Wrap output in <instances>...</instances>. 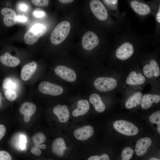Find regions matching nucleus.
Masks as SVG:
<instances>
[{
    "label": "nucleus",
    "instance_id": "obj_40",
    "mask_svg": "<svg viewBox=\"0 0 160 160\" xmlns=\"http://www.w3.org/2000/svg\"><path fill=\"white\" fill-rule=\"evenodd\" d=\"M20 8L21 10L26 11L27 9V7L25 4H23L20 6Z\"/></svg>",
    "mask_w": 160,
    "mask_h": 160
},
{
    "label": "nucleus",
    "instance_id": "obj_12",
    "mask_svg": "<svg viewBox=\"0 0 160 160\" xmlns=\"http://www.w3.org/2000/svg\"><path fill=\"white\" fill-rule=\"evenodd\" d=\"M36 110V107L33 103L30 102H25L23 103L19 108L20 113L24 115V120L28 122L31 116L33 115Z\"/></svg>",
    "mask_w": 160,
    "mask_h": 160
},
{
    "label": "nucleus",
    "instance_id": "obj_5",
    "mask_svg": "<svg viewBox=\"0 0 160 160\" xmlns=\"http://www.w3.org/2000/svg\"><path fill=\"white\" fill-rule=\"evenodd\" d=\"M130 6L135 13L140 18H144L153 15V11L147 4L137 0H132Z\"/></svg>",
    "mask_w": 160,
    "mask_h": 160
},
{
    "label": "nucleus",
    "instance_id": "obj_30",
    "mask_svg": "<svg viewBox=\"0 0 160 160\" xmlns=\"http://www.w3.org/2000/svg\"><path fill=\"white\" fill-rule=\"evenodd\" d=\"M4 94L6 98L9 101H13L17 97V94L15 90L11 89H5Z\"/></svg>",
    "mask_w": 160,
    "mask_h": 160
},
{
    "label": "nucleus",
    "instance_id": "obj_10",
    "mask_svg": "<svg viewBox=\"0 0 160 160\" xmlns=\"http://www.w3.org/2000/svg\"><path fill=\"white\" fill-rule=\"evenodd\" d=\"M54 71L61 78L69 82L74 81L76 78V74L73 70L64 65L57 66Z\"/></svg>",
    "mask_w": 160,
    "mask_h": 160
},
{
    "label": "nucleus",
    "instance_id": "obj_22",
    "mask_svg": "<svg viewBox=\"0 0 160 160\" xmlns=\"http://www.w3.org/2000/svg\"><path fill=\"white\" fill-rule=\"evenodd\" d=\"M77 108L73 111L72 114L75 117L83 116L86 114L89 109V102L87 100H80L77 103Z\"/></svg>",
    "mask_w": 160,
    "mask_h": 160
},
{
    "label": "nucleus",
    "instance_id": "obj_34",
    "mask_svg": "<svg viewBox=\"0 0 160 160\" xmlns=\"http://www.w3.org/2000/svg\"><path fill=\"white\" fill-rule=\"evenodd\" d=\"M26 142V139L25 135H20V137L19 146L21 149L24 150L25 149Z\"/></svg>",
    "mask_w": 160,
    "mask_h": 160
},
{
    "label": "nucleus",
    "instance_id": "obj_28",
    "mask_svg": "<svg viewBox=\"0 0 160 160\" xmlns=\"http://www.w3.org/2000/svg\"><path fill=\"white\" fill-rule=\"evenodd\" d=\"M2 87L4 89H9L15 91L16 89V84L15 82L12 81L11 78L7 77L3 81Z\"/></svg>",
    "mask_w": 160,
    "mask_h": 160
},
{
    "label": "nucleus",
    "instance_id": "obj_4",
    "mask_svg": "<svg viewBox=\"0 0 160 160\" xmlns=\"http://www.w3.org/2000/svg\"><path fill=\"white\" fill-rule=\"evenodd\" d=\"M89 6L92 12L99 20L105 21L110 18L108 10L100 0H91Z\"/></svg>",
    "mask_w": 160,
    "mask_h": 160
},
{
    "label": "nucleus",
    "instance_id": "obj_15",
    "mask_svg": "<svg viewBox=\"0 0 160 160\" xmlns=\"http://www.w3.org/2000/svg\"><path fill=\"white\" fill-rule=\"evenodd\" d=\"M151 144L152 140L148 137H144L139 140L135 147L136 155L139 156L144 155L147 151Z\"/></svg>",
    "mask_w": 160,
    "mask_h": 160
},
{
    "label": "nucleus",
    "instance_id": "obj_2",
    "mask_svg": "<svg viewBox=\"0 0 160 160\" xmlns=\"http://www.w3.org/2000/svg\"><path fill=\"white\" fill-rule=\"evenodd\" d=\"M47 30L46 27L43 24L37 23L34 25L25 33L24 36L25 42L29 45L34 44L44 35Z\"/></svg>",
    "mask_w": 160,
    "mask_h": 160
},
{
    "label": "nucleus",
    "instance_id": "obj_43",
    "mask_svg": "<svg viewBox=\"0 0 160 160\" xmlns=\"http://www.w3.org/2000/svg\"><path fill=\"white\" fill-rule=\"evenodd\" d=\"M1 92H0V107L1 105Z\"/></svg>",
    "mask_w": 160,
    "mask_h": 160
},
{
    "label": "nucleus",
    "instance_id": "obj_18",
    "mask_svg": "<svg viewBox=\"0 0 160 160\" xmlns=\"http://www.w3.org/2000/svg\"><path fill=\"white\" fill-rule=\"evenodd\" d=\"M37 64L33 61L25 65L21 69L20 75L22 79L24 81L28 80L37 69Z\"/></svg>",
    "mask_w": 160,
    "mask_h": 160
},
{
    "label": "nucleus",
    "instance_id": "obj_42",
    "mask_svg": "<svg viewBox=\"0 0 160 160\" xmlns=\"http://www.w3.org/2000/svg\"><path fill=\"white\" fill-rule=\"evenodd\" d=\"M149 160H160L159 159L156 158V157H152L149 159Z\"/></svg>",
    "mask_w": 160,
    "mask_h": 160
},
{
    "label": "nucleus",
    "instance_id": "obj_24",
    "mask_svg": "<svg viewBox=\"0 0 160 160\" xmlns=\"http://www.w3.org/2000/svg\"><path fill=\"white\" fill-rule=\"evenodd\" d=\"M145 79V78L141 73H137L135 71H132L127 77L126 82L129 85H140L144 83Z\"/></svg>",
    "mask_w": 160,
    "mask_h": 160
},
{
    "label": "nucleus",
    "instance_id": "obj_41",
    "mask_svg": "<svg viewBox=\"0 0 160 160\" xmlns=\"http://www.w3.org/2000/svg\"><path fill=\"white\" fill-rule=\"evenodd\" d=\"M37 147L43 149H44L46 148V145L44 144H40Z\"/></svg>",
    "mask_w": 160,
    "mask_h": 160
},
{
    "label": "nucleus",
    "instance_id": "obj_33",
    "mask_svg": "<svg viewBox=\"0 0 160 160\" xmlns=\"http://www.w3.org/2000/svg\"><path fill=\"white\" fill-rule=\"evenodd\" d=\"M11 155L7 151H0V160H11Z\"/></svg>",
    "mask_w": 160,
    "mask_h": 160
},
{
    "label": "nucleus",
    "instance_id": "obj_14",
    "mask_svg": "<svg viewBox=\"0 0 160 160\" xmlns=\"http://www.w3.org/2000/svg\"><path fill=\"white\" fill-rule=\"evenodd\" d=\"M143 71L145 76L149 79L154 76L158 77L160 74L159 66L156 62L153 60L150 61L149 64L146 65L144 66Z\"/></svg>",
    "mask_w": 160,
    "mask_h": 160
},
{
    "label": "nucleus",
    "instance_id": "obj_38",
    "mask_svg": "<svg viewBox=\"0 0 160 160\" xmlns=\"http://www.w3.org/2000/svg\"><path fill=\"white\" fill-rule=\"evenodd\" d=\"M16 19L19 22H25L27 20V18L21 15L17 16Z\"/></svg>",
    "mask_w": 160,
    "mask_h": 160
},
{
    "label": "nucleus",
    "instance_id": "obj_35",
    "mask_svg": "<svg viewBox=\"0 0 160 160\" xmlns=\"http://www.w3.org/2000/svg\"><path fill=\"white\" fill-rule=\"evenodd\" d=\"M31 152L36 156H39L41 154V151L38 147L35 146L31 150Z\"/></svg>",
    "mask_w": 160,
    "mask_h": 160
},
{
    "label": "nucleus",
    "instance_id": "obj_25",
    "mask_svg": "<svg viewBox=\"0 0 160 160\" xmlns=\"http://www.w3.org/2000/svg\"><path fill=\"white\" fill-rule=\"evenodd\" d=\"M142 96V93L138 92L130 96L126 101L125 107L127 109H131L140 105L141 103Z\"/></svg>",
    "mask_w": 160,
    "mask_h": 160
},
{
    "label": "nucleus",
    "instance_id": "obj_7",
    "mask_svg": "<svg viewBox=\"0 0 160 160\" xmlns=\"http://www.w3.org/2000/svg\"><path fill=\"white\" fill-rule=\"evenodd\" d=\"M134 51L133 44L130 42L125 41L117 49L116 55L119 59L125 60L130 57L133 55Z\"/></svg>",
    "mask_w": 160,
    "mask_h": 160
},
{
    "label": "nucleus",
    "instance_id": "obj_36",
    "mask_svg": "<svg viewBox=\"0 0 160 160\" xmlns=\"http://www.w3.org/2000/svg\"><path fill=\"white\" fill-rule=\"evenodd\" d=\"M6 128L2 124H0V140L4 136L6 133Z\"/></svg>",
    "mask_w": 160,
    "mask_h": 160
},
{
    "label": "nucleus",
    "instance_id": "obj_11",
    "mask_svg": "<svg viewBox=\"0 0 160 160\" xmlns=\"http://www.w3.org/2000/svg\"><path fill=\"white\" fill-rule=\"evenodd\" d=\"M0 13L3 17V21L6 26H12L16 23L17 15L13 9L9 8L4 7L1 10Z\"/></svg>",
    "mask_w": 160,
    "mask_h": 160
},
{
    "label": "nucleus",
    "instance_id": "obj_6",
    "mask_svg": "<svg viewBox=\"0 0 160 160\" xmlns=\"http://www.w3.org/2000/svg\"><path fill=\"white\" fill-rule=\"evenodd\" d=\"M117 84L115 79L105 77L98 78L94 83L95 88L101 92H106L113 90L116 87Z\"/></svg>",
    "mask_w": 160,
    "mask_h": 160
},
{
    "label": "nucleus",
    "instance_id": "obj_21",
    "mask_svg": "<svg viewBox=\"0 0 160 160\" xmlns=\"http://www.w3.org/2000/svg\"><path fill=\"white\" fill-rule=\"evenodd\" d=\"M160 101V96L156 94H147L144 95L142 98L141 107L144 109L150 108L153 103H158Z\"/></svg>",
    "mask_w": 160,
    "mask_h": 160
},
{
    "label": "nucleus",
    "instance_id": "obj_26",
    "mask_svg": "<svg viewBox=\"0 0 160 160\" xmlns=\"http://www.w3.org/2000/svg\"><path fill=\"white\" fill-rule=\"evenodd\" d=\"M149 121L153 124L157 125V130L160 133V111H156L152 114L149 117Z\"/></svg>",
    "mask_w": 160,
    "mask_h": 160
},
{
    "label": "nucleus",
    "instance_id": "obj_37",
    "mask_svg": "<svg viewBox=\"0 0 160 160\" xmlns=\"http://www.w3.org/2000/svg\"><path fill=\"white\" fill-rule=\"evenodd\" d=\"M33 14L35 16L38 18H41L45 15V13L42 11H35Z\"/></svg>",
    "mask_w": 160,
    "mask_h": 160
},
{
    "label": "nucleus",
    "instance_id": "obj_19",
    "mask_svg": "<svg viewBox=\"0 0 160 160\" xmlns=\"http://www.w3.org/2000/svg\"><path fill=\"white\" fill-rule=\"evenodd\" d=\"M0 61L4 65L11 67H15L20 63V61L18 58L12 56L8 52H6L0 56Z\"/></svg>",
    "mask_w": 160,
    "mask_h": 160
},
{
    "label": "nucleus",
    "instance_id": "obj_13",
    "mask_svg": "<svg viewBox=\"0 0 160 160\" xmlns=\"http://www.w3.org/2000/svg\"><path fill=\"white\" fill-rule=\"evenodd\" d=\"M94 132V129L92 126L86 125L76 129L73 132V135L78 140H85L92 135Z\"/></svg>",
    "mask_w": 160,
    "mask_h": 160
},
{
    "label": "nucleus",
    "instance_id": "obj_20",
    "mask_svg": "<svg viewBox=\"0 0 160 160\" xmlns=\"http://www.w3.org/2000/svg\"><path fill=\"white\" fill-rule=\"evenodd\" d=\"M66 147L64 139L60 137L56 138L53 142L52 150L55 155L60 156H62Z\"/></svg>",
    "mask_w": 160,
    "mask_h": 160
},
{
    "label": "nucleus",
    "instance_id": "obj_23",
    "mask_svg": "<svg viewBox=\"0 0 160 160\" xmlns=\"http://www.w3.org/2000/svg\"><path fill=\"white\" fill-rule=\"evenodd\" d=\"M89 100L96 111L100 113L104 111L106 108L105 105L98 95L95 93L91 94L89 97Z\"/></svg>",
    "mask_w": 160,
    "mask_h": 160
},
{
    "label": "nucleus",
    "instance_id": "obj_29",
    "mask_svg": "<svg viewBox=\"0 0 160 160\" xmlns=\"http://www.w3.org/2000/svg\"><path fill=\"white\" fill-rule=\"evenodd\" d=\"M134 153L133 149L130 147L124 148L121 153V158L123 160H129L132 157Z\"/></svg>",
    "mask_w": 160,
    "mask_h": 160
},
{
    "label": "nucleus",
    "instance_id": "obj_39",
    "mask_svg": "<svg viewBox=\"0 0 160 160\" xmlns=\"http://www.w3.org/2000/svg\"><path fill=\"white\" fill-rule=\"evenodd\" d=\"M74 0H59L62 3H70L72 2Z\"/></svg>",
    "mask_w": 160,
    "mask_h": 160
},
{
    "label": "nucleus",
    "instance_id": "obj_17",
    "mask_svg": "<svg viewBox=\"0 0 160 160\" xmlns=\"http://www.w3.org/2000/svg\"><path fill=\"white\" fill-rule=\"evenodd\" d=\"M53 112L61 123H66L68 120L70 113L67 107L65 105H57L53 109Z\"/></svg>",
    "mask_w": 160,
    "mask_h": 160
},
{
    "label": "nucleus",
    "instance_id": "obj_32",
    "mask_svg": "<svg viewBox=\"0 0 160 160\" xmlns=\"http://www.w3.org/2000/svg\"><path fill=\"white\" fill-rule=\"evenodd\" d=\"M88 160H109V158L108 156L106 154H104L99 156L94 155L90 157Z\"/></svg>",
    "mask_w": 160,
    "mask_h": 160
},
{
    "label": "nucleus",
    "instance_id": "obj_9",
    "mask_svg": "<svg viewBox=\"0 0 160 160\" xmlns=\"http://www.w3.org/2000/svg\"><path fill=\"white\" fill-rule=\"evenodd\" d=\"M99 39L96 33L92 31L87 32L83 36L82 44L83 48L87 50H91L97 47Z\"/></svg>",
    "mask_w": 160,
    "mask_h": 160
},
{
    "label": "nucleus",
    "instance_id": "obj_16",
    "mask_svg": "<svg viewBox=\"0 0 160 160\" xmlns=\"http://www.w3.org/2000/svg\"><path fill=\"white\" fill-rule=\"evenodd\" d=\"M103 1L115 19L119 23H123L124 21V17L119 12L118 7V0H103Z\"/></svg>",
    "mask_w": 160,
    "mask_h": 160
},
{
    "label": "nucleus",
    "instance_id": "obj_31",
    "mask_svg": "<svg viewBox=\"0 0 160 160\" xmlns=\"http://www.w3.org/2000/svg\"><path fill=\"white\" fill-rule=\"evenodd\" d=\"M32 3L37 6L46 7L49 3L48 0H31Z\"/></svg>",
    "mask_w": 160,
    "mask_h": 160
},
{
    "label": "nucleus",
    "instance_id": "obj_1",
    "mask_svg": "<svg viewBox=\"0 0 160 160\" xmlns=\"http://www.w3.org/2000/svg\"><path fill=\"white\" fill-rule=\"evenodd\" d=\"M71 25L67 21H62L54 29L50 36V41L55 45L59 44L66 38L70 31Z\"/></svg>",
    "mask_w": 160,
    "mask_h": 160
},
{
    "label": "nucleus",
    "instance_id": "obj_27",
    "mask_svg": "<svg viewBox=\"0 0 160 160\" xmlns=\"http://www.w3.org/2000/svg\"><path fill=\"white\" fill-rule=\"evenodd\" d=\"M32 139L35 146H38L46 141V137L43 133L38 132L33 136Z\"/></svg>",
    "mask_w": 160,
    "mask_h": 160
},
{
    "label": "nucleus",
    "instance_id": "obj_8",
    "mask_svg": "<svg viewBox=\"0 0 160 160\" xmlns=\"http://www.w3.org/2000/svg\"><path fill=\"white\" fill-rule=\"evenodd\" d=\"M38 89L42 93L53 96L60 95L63 92L61 87L47 81L41 82L39 85Z\"/></svg>",
    "mask_w": 160,
    "mask_h": 160
},
{
    "label": "nucleus",
    "instance_id": "obj_3",
    "mask_svg": "<svg viewBox=\"0 0 160 160\" xmlns=\"http://www.w3.org/2000/svg\"><path fill=\"white\" fill-rule=\"evenodd\" d=\"M113 127L117 131L127 136H134L138 132V128L133 123L127 121H116L113 123Z\"/></svg>",
    "mask_w": 160,
    "mask_h": 160
}]
</instances>
